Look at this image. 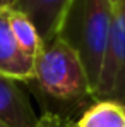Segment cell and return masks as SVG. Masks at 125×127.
Listing matches in <instances>:
<instances>
[{"mask_svg": "<svg viewBox=\"0 0 125 127\" xmlns=\"http://www.w3.org/2000/svg\"><path fill=\"white\" fill-rule=\"evenodd\" d=\"M45 103L74 110L94 100V89L79 55L60 36H55L34 60V77L29 81Z\"/></svg>", "mask_w": 125, "mask_h": 127, "instance_id": "1", "label": "cell"}, {"mask_svg": "<svg viewBox=\"0 0 125 127\" xmlns=\"http://www.w3.org/2000/svg\"><path fill=\"white\" fill-rule=\"evenodd\" d=\"M111 24L113 5L110 0H72L57 34L79 55L93 89L101 76Z\"/></svg>", "mask_w": 125, "mask_h": 127, "instance_id": "2", "label": "cell"}, {"mask_svg": "<svg viewBox=\"0 0 125 127\" xmlns=\"http://www.w3.org/2000/svg\"><path fill=\"white\" fill-rule=\"evenodd\" d=\"M94 100L125 103V0L113 9V24Z\"/></svg>", "mask_w": 125, "mask_h": 127, "instance_id": "3", "label": "cell"}, {"mask_svg": "<svg viewBox=\"0 0 125 127\" xmlns=\"http://www.w3.org/2000/svg\"><path fill=\"white\" fill-rule=\"evenodd\" d=\"M9 14L10 9L0 10V74L17 83H29L34 77V59L19 46Z\"/></svg>", "mask_w": 125, "mask_h": 127, "instance_id": "4", "label": "cell"}, {"mask_svg": "<svg viewBox=\"0 0 125 127\" xmlns=\"http://www.w3.org/2000/svg\"><path fill=\"white\" fill-rule=\"evenodd\" d=\"M70 3L72 0H16L12 9L27 16L36 26L43 43H48L58 34Z\"/></svg>", "mask_w": 125, "mask_h": 127, "instance_id": "5", "label": "cell"}, {"mask_svg": "<svg viewBox=\"0 0 125 127\" xmlns=\"http://www.w3.org/2000/svg\"><path fill=\"white\" fill-rule=\"evenodd\" d=\"M0 119L10 127H34L38 117L17 81L0 74Z\"/></svg>", "mask_w": 125, "mask_h": 127, "instance_id": "6", "label": "cell"}, {"mask_svg": "<svg viewBox=\"0 0 125 127\" xmlns=\"http://www.w3.org/2000/svg\"><path fill=\"white\" fill-rule=\"evenodd\" d=\"M77 127H125V103L117 100H96L84 110Z\"/></svg>", "mask_w": 125, "mask_h": 127, "instance_id": "7", "label": "cell"}, {"mask_svg": "<svg viewBox=\"0 0 125 127\" xmlns=\"http://www.w3.org/2000/svg\"><path fill=\"white\" fill-rule=\"evenodd\" d=\"M9 21H10L12 33H14L16 40L19 43V46L29 57H33L36 60V55L43 48V40L38 33V29H36V26L33 24V21L27 16H24L22 12L14 10V9H10Z\"/></svg>", "mask_w": 125, "mask_h": 127, "instance_id": "8", "label": "cell"}, {"mask_svg": "<svg viewBox=\"0 0 125 127\" xmlns=\"http://www.w3.org/2000/svg\"><path fill=\"white\" fill-rule=\"evenodd\" d=\"M34 127H77L74 120L65 117L62 113H53V112H45L38 119Z\"/></svg>", "mask_w": 125, "mask_h": 127, "instance_id": "9", "label": "cell"}, {"mask_svg": "<svg viewBox=\"0 0 125 127\" xmlns=\"http://www.w3.org/2000/svg\"><path fill=\"white\" fill-rule=\"evenodd\" d=\"M16 0H0V10L2 9H12Z\"/></svg>", "mask_w": 125, "mask_h": 127, "instance_id": "10", "label": "cell"}, {"mask_svg": "<svg viewBox=\"0 0 125 127\" xmlns=\"http://www.w3.org/2000/svg\"><path fill=\"white\" fill-rule=\"evenodd\" d=\"M120 2H122V0H110V3L113 5V9H115V7H117V5H118Z\"/></svg>", "mask_w": 125, "mask_h": 127, "instance_id": "11", "label": "cell"}, {"mask_svg": "<svg viewBox=\"0 0 125 127\" xmlns=\"http://www.w3.org/2000/svg\"><path fill=\"white\" fill-rule=\"evenodd\" d=\"M0 127H10V126H9V124H7V122H3V120H2V119H0Z\"/></svg>", "mask_w": 125, "mask_h": 127, "instance_id": "12", "label": "cell"}]
</instances>
